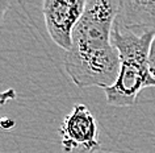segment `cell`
Here are the masks:
<instances>
[{"label":"cell","mask_w":155,"mask_h":153,"mask_svg":"<svg viewBox=\"0 0 155 153\" xmlns=\"http://www.w3.org/2000/svg\"><path fill=\"white\" fill-rule=\"evenodd\" d=\"M121 0H88L72 33V45L64 53V69L78 87H103L116 83L120 56L110 34Z\"/></svg>","instance_id":"cell-1"},{"label":"cell","mask_w":155,"mask_h":153,"mask_svg":"<svg viewBox=\"0 0 155 153\" xmlns=\"http://www.w3.org/2000/svg\"><path fill=\"white\" fill-rule=\"evenodd\" d=\"M86 4V0H45L42 4L49 36L64 52L71 48L74 29L83 16Z\"/></svg>","instance_id":"cell-4"},{"label":"cell","mask_w":155,"mask_h":153,"mask_svg":"<svg viewBox=\"0 0 155 153\" xmlns=\"http://www.w3.org/2000/svg\"><path fill=\"white\" fill-rule=\"evenodd\" d=\"M61 144L67 153H91L100 145L99 127L95 116L86 104H75L66 115L59 128Z\"/></svg>","instance_id":"cell-3"},{"label":"cell","mask_w":155,"mask_h":153,"mask_svg":"<svg viewBox=\"0 0 155 153\" xmlns=\"http://www.w3.org/2000/svg\"><path fill=\"white\" fill-rule=\"evenodd\" d=\"M114 23L137 33L155 30V2L121 0Z\"/></svg>","instance_id":"cell-5"},{"label":"cell","mask_w":155,"mask_h":153,"mask_svg":"<svg viewBox=\"0 0 155 153\" xmlns=\"http://www.w3.org/2000/svg\"><path fill=\"white\" fill-rule=\"evenodd\" d=\"M149 64H150V70L151 74L155 77V37L150 46V54H149Z\"/></svg>","instance_id":"cell-6"},{"label":"cell","mask_w":155,"mask_h":153,"mask_svg":"<svg viewBox=\"0 0 155 153\" xmlns=\"http://www.w3.org/2000/svg\"><path fill=\"white\" fill-rule=\"evenodd\" d=\"M9 7H11L9 2H7V0H0V26L4 23L5 13H7V11L9 9Z\"/></svg>","instance_id":"cell-7"},{"label":"cell","mask_w":155,"mask_h":153,"mask_svg":"<svg viewBox=\"0 0 155 153\" xmlns=\"http://www.w3.org/2000/svg\"><path fill=\"white\" fill-rule=\"evenodd\" d=\"M155 37V30L137 33L113 24L112 45L120 56V73L116 83L104 90L107 103L113 107H131L146 87H155V77L151 74L149 54Z\"/></svg>","instance_id":"cell-2"}]
</instances>
